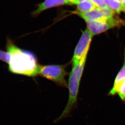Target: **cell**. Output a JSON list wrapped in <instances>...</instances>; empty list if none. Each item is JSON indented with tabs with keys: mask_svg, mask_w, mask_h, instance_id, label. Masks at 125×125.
Segmentation results:
<instances>
[{
	"mask_svg": "<svg viewBox=\"0 0 125 125\" xmlns=\"http://www.w3.org/2000/svg\"><path fill=\"white\" fill-rule=\"evenodd\" d=\"M109 94L111 95H118L122 101L125 102V51L123 66L115 78Z\"/></svg>",
	"mask_w": 125,
	"mask_h": 125,
	"instance_id": "cell-6",
	"label": "cell"
},
{
	"mask_svg": "<svg viewBox=\"0 0 125 125\" xmlns=\"http://www.w3.org/2000/svg\"><path fill=\"white\" fill-rule=\"evenodd\" d=\"M85 0H69L70 5H73V4H78L80 2Z\"/></svg>",
	"mask_w": 125,
	"mask_h": 125,
	"instance_id": "cell-13",
	"label": "cell"
},
{
	"mask_svg": "<svg viewBox=\"0 0 125 125\" xmlns=\"http://www.w3.org/2000/svg\"><path fill=\"white\" fill-rule=\"evenodd\" d=\"M96 8L95 5L90 0H85L77 4L76 11L81 13H86Z\"/></svg>",
	"mask_w": 125,
	"mask_h": 125,
	"instance_id": "cell-9",
	"label": "cell"
},
{
	"mask_svg": "<svg viewBox=\"0 0 125 125\" xmlns=\"http://www.w3.org/2000/svg\"><path fill=\"white\" fill-rule=\"evenodd\" d=\"M72 13L81 17L85 21H93L97 22H104L112 19H108L105 17L100 11L99 9L97 8L90 11L86 13H81L76 11L72 12Z\"/></svg>",
	"mask_w": 125,
	"mask_h": 125,
	"instance_id": "cell-8",
	"label": "cell"
},
{
	"mask_svg": "<svg viewBox=\"0 0 125 125\" xmlns=\"http://www.w3.org/2000/svg\"><path fill=\"white\" fill-rule=\"evenodd\" d=\"M85 22L87 23V28L94 36L112 28L125 24L124 21L115 17L104 22L86 21Z\"/></svg>",
	"mask_w": 125,
	"mask_h": 125,
	"instance_id": "cell-5",
	"label": "cell"
},
{
	"mask_svg": "<svg viewBox=\"0 0 125 125\" xmlns=\"http://www.w3.org/2000/svg\"><path fill=\"white\" fill-rule=\"evenodd\" d=\"M88 53L84 56L82 60L78 63L72 65L68 82L69 98L66 106L61 115L55 122H57L69 115L71 111L76 107L79 88L80 83L82 78L84 66L87 60Z\"/></svg>",
	"mask_w": 125,
	"mask_h": 125,
	"instance_id": "cell-2",
	"label": "cell"
},
{
	"mask_svg": "<svg viewBox=\"0 0 125 125\" xmlns=\"http://www.w3.org/2000/svg\"><path fill=\"white\" fill-rule=\"evenodd\" d=\"M6 49L10 54L8 63L10 72L30 77L39 75L40 65L35 53L18 47L9 37L7 39Z\"/></svg>",
	"mask_w": 125,
	"mask_h": 125,
	"instance_id": "cell-1",
	"label": "cell"
},
{
	"mask_svg": "<svg viewBox=\"0 0 125 125\" xmlns=\"http://www.w3.org/2000/svg\"><path fill=\"white\" fill-rule=\"evenodd\" d=\"M94 4L97 8L102 9L106 8L107 6L105 0H90Z\"/></svg>",
	"mask_w": 125,
	"mask_h": 125,
	"instance_id": "cell-12",
	"label": "cell"
},
{
	"mask_svg": "<svg viewBox=\"0 0 125 125\" xmlns=\"http://www.w3.org/2000/svg\"><path fill=\"white\" fill-rule=\"evenodd\" d=\"M93 35L87 28L82 32L78 43L75 48L72 57V65L79 62L89 51Z\"/></svg>",
	"mask_w": 125,
	"mask_h": 125,
	"instance_id": "cell-4",
	"label": "cell"
},
{
	"mask_svg": "<svg viewBox=\"0 0 125 125\" xmlns=\"http://www.w3.org/2000/svg\"><path fill=\"white\" fill-rule=\"evenodd\" d=\"M107 6L113 10L116 13L125 12V5L118 0H105Z\"/></svg>",
	"mask_w": 125,
	"mask_h": 125,
	"instance_id": "cell-10",
	"label": "cell"
},
{
	"mask_svg": "<svg viewBox=\"0 0 125 125\" xmlns=\"http://www.w3.org/2000/svg\"><path fill=\"white\" fill-rule=\"evenodd\" d=\"M70 5L69 0H44L43 2L37 5L36 10L31 13L32 18H36L43 11L48 9L63 5Z\"/></svg>",
	"mask_w": 125,
	"mask_h": 125,
	"instance_id": "cell-7",
	"label": "cell"
},
{
	"mask_svg": "<svg viewBox=\"0 0 125 125\" xmlns=\"http://www.w3.org/2000/svg\"><path fill=\"white\" fill-rule=\"evenodd\" d=\"M10 54L7 51H2L0 49V60L8 64L10 62Z\"/></svg>",
	"mask_w": 125,
	"mask_h": 125,
	"instance_id": "cell-11",
	"label": "cell"
},
{
	"mask_svg": "<svg viewBox=\"0 0 125 125\" xmlns=\"http://www.w3.org/2000/svg\"><path fill=\"white\" fill-rule=\"evenodd\" d=\"M67 74L65 66L62 65H40L39 72V75L63 87H68L65 79Z\"/></svg>",
	"mask_w": 125,
	"mask_h": 125,
	"instance_id": "cell-3",
	"label": "cell"
}]
</instances>
